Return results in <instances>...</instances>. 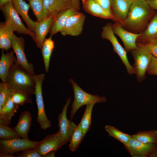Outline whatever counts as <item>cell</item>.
<instances>
[{
	"label": "cell",
	"mask_w": 157,
	"mask_h": 157,
	"mask_svg": "<svg viewBox=\"0 0 157 157\" xmlns=\"http://www.w3.org/2000/svg\"><path fill=\"white\" fill-rule=\"evenodd\" d=\"M155 13L146 0H134L126 18L121 25L129 31L141 33L145 29Z\"/></svg>",
	"instance_id": "1"
},
{
	"label": "cell",
	"mask_w": 157,
	"mask_h": 157,
	"mask_svg": "<svg viewBox=\"0 0 157 157\" xmlns=\"http://www.w3.org/2000/svg\"><path fill=\"white\" fill-rule=\"evenodd\" d=\"M34 75L27 72L16 60L3 83L13 91L22 92L30 97L35 93Z\"/></svg>",
	"instance_id": "2"
},
{
	"label": "cell",
	"mask_w": 157,
	"mask_h": 157,
	"mask_svg": "<svg viewBox=\"0 0 157 157\" xmlns=\"http://www.w3.org/2000/svg\"><path fill=\"white\" fill-rule=\"evenodd\" d=\"M134 60L133 68L137 79L139 82L145 78V74L153 56L147 50L144 44L137 42V47L130 51Z\"/></svg>",
	"instance_id": "3"
},
{
	"label": "cell",
	"mask_w": 157,
	"mask_h": 157,
	"mask_svg": "<svg viewBox=\"0 0 157 157\" xmlns=\"http://www.w3.org/2000/svg\"><path fill=\"white\" fill-rule=\"evenodd\" d=\"M73 87L74 99L72 103L70 114V120H72L77 111L81 106L91 103L105 102L106 98L97 95H93L83 90L72 79L69 80Z\"/></svg>",
	"instance_id": "4"
},
{
	"label": "cell",
	"mask_w": 157,
	"mask_h": 157,
	"mask_svg": "<svg viewBox=\"0 0 157 157\" xmlns=\"http://www.w3.org/2000/svg\"><path fill=\"white\" fill-rule=\"evenodd\" d=\"M112 24L108 23L103 27L101 36L102 38L108 40L111 43L113 51L119 56L125 67L127 73L129 75L135 74L134 68L129 63L127 56V52L119 42L113 32Z\"/></svg>",
	"instance_id": "5"
},
{
	"label": "cell",
	"mask_w": 157,
	"mask_h": 157,
	"mask_svg": "<svg viewBox=\"0 0 157 157\" xmlns=\"http://www.w3.org/2000/svg\"><path fill=\"white\" fill-rule=\"evenodd\" d=\"M0 9L4 15L5 21L9 23L14 31L18 34L28 35L34 40L36 35L27 28L23 24L19 14L13 8L12 1L7 2L0 7Z\"/></svg>",
	"instance_id": "6"
},
{
	"label": "cell",
	"mask_w": 157,
	"mask_h": 157,
	"mask_svg": "<svg viewBox=\"0 0 157 157\" xmlns=\"http://www.w3.org/2000/svg\"><path fill=\"white\" fill-rule=\"evenodd\" d=\"M35 82V93L36 102L38 108V116L37 122L41 128L45 130L51 127V122L47 117L45 111L44 106L42 95V84L45 79L44 73L34 75Z\"/></svg>",
	"instance_id": "7"
},
{
	"label": "cell",
	"mask_w": 157,
	"mask_h": 157,
	"mask_svg": "<svg viewBox=\"0 0 157 157\" xmlns=\"http://www.w3.org/2000/svg\"><path fill=\"white\" fill-rule=\"evenodd\" d=\"M39 142L20 138L9 140L1 139L0 140V152L17 154L29 149H35Z\"/></svg>",
	"instance_id": "8"
},
{
	"label": "cell",
	"mask_w": 157,
	"mask_h": 157,
	"mask_svg": "<svg viewBox=\"0 0 157 157\" xmlns=\"http://www.w3.org/2000/svg\"><path fill=\"white\" fill-rule=\"evenodd\" d=\"M65 144V142L58 131L55 133L47 135L39 141L35 149L44 157L50 152L58 150Z\"/></svg>",
	"instance_id": "9"
},
{
	"label": "cell",
	"mask_w": 157,
	"mask_h": 157,
	"mask_svg": "<svg viewBox=\"0 0 157 157\" xmlns=\"http://www.w3.org/2000/svg\"><path fill=\"white\" fill-rule=\"evenodd\" d=\"M25 41L23 37H18L13 34L11 40V47L15 53L18 63L30 74L35 75L32 64L28 61L24 51Z\"/></svg>",
	"instance_id": "10"
},
{
	"label": "cell",
	"mask_w": 157,
	"mask_h": 157,
	"mask_svg": "<svg viewBox=\"0 0 157 157\" xmlns=\"http://www.w3.org/2000/svg\"><path fill=\"white\" fill-rule=\"evenodd\" d=\"M112 27L114 33L118 36L121 40L127 52L136 48L137 40L141 33H135L129 31L117 22L112 24Z\"/></svg>",
	"instance_id": "11"
},
{
	"label": "cell",
	"mask_w": 157,
	"mask_h": 157,
	"mask_svg": "<svg viewBox=\"0 0 157 157\" xmlns=\"http://www.w3.org/2000/svg\"><path fill=\"white\" fill-rule=\"evenodd\" d=\"M71 99L70 97L67 99L66 104L63 106L62 111L59 114L58 117L59 127V131L66 144L69 141L72 133L77 126L71 120H69L67 116V109L71 102Z\"/></svg>",
	"instance_id": "12"
},
{
	"label": "cell",
	"mask_w": 157,
	"mask_h": 157,
	"mask_svg": "<svg viewBox=\"0 0 157 157\" xmlns=\"http://www.w3.org/2000/svg\"><path fill=\"white\" fill-rule=\"evenodd\" d=\"M85 18V15L79 11L70 16L64 28L60 32L61 35L64 36H78L80 35Z\"/></svg>",
	"instance_id": "13"
},
{
	"label": "cell",
	"mask_w": 157,
	"mask_h": 157,
	"mask_svg": "<svg viewBox=\"0 0 157 157\" xmlns=\"http://www.w3.org/2000/svg\"><path fill=\"white\" fill-rule=\"evenodd\" d=\"M156 145L144 143L132 137L127 145L125 147L132 157H149Z\"/></svg>",
	"instance_id": "14"
},
{
	"label": "cell",
	"mask_w": 157,
	"mask_h": 157,
	"mask_svg": "<svg viewBox=\"0 0 157 157\" xmlns=\"http://www.w3.org/2000/svg\"><path fill=\"white\" fill-rule=\"evenodd\" d=\"M112 14L115 22L122 24L126 18L132 1L130 0H111Z\"/></svg>",
	"instance_id": "15"
},
{
	"label": "cell",
	"mask_w": 157,
	"mask_h": 157,
	"mask_svg": "<svg viewBox=\"0 0 157 157\" xmlns=\"http://www.w3.org/2000/svg\"><path fill=\"white\" fill-rule=\"evenodd\" d=\"M47 17L54 18L60 12L72 8L70 0H43Z\"/></svg>",
	"instance_id": "16"
},
{
	"label": "cell",
	"mask_w": 157,
	"mask_h": 157,
	"mask_svg": "<svg viewBox=\"0 0 157 157\" xmlns=\"http://www.w3.org/2000/svg\"><path fill=\"white\" fill-rule=\"evenodd\" d=\"M78 11L71 8L58 13L54 17L53 24L49 31L50 36L52 37L56 33L62 31L64 28L69 17Z\"/></svg>",
	"instance_id": "17"
},
{
	"label": "cell",
	"mask_w": 157,
	"mask_h": 157,
	"mask_svg": "<svg viewBox=\"0 0 157 157\" xmlns=\"http://www.w3.org/2000/svg\"><path fill=\"white\" fill-rule=\"evenodd\" d=\"M83 8L85 11L94 16L115 21L113 15L103 8L94 0H82Z\"/></svg>",
	"instance_id": "18"
},
{
	"label": "cell",
	"mask_w": 157,
	"mask_h": 157,
	"mask_svg": "<svg viewBox=\"0 0 157 157\" xmlns=\"http://www.w3.org/2000/svg\"><path fill=\"white\" fill-rule=\"evenodd\" d=\"M12 3L14 9L26 23L28 29L35 32V27L38 22L33 21L28 15V12L30 7L29 4L23 0H12Z\"/></svg>",
	"instance_id": "19"
},
{
	"label": "cell",
	"mask_w": 157,
	"mask_h": 157,
	"mask_svg": "<svg viewBox=\"0 0 157 157\" xmlns=\"http://www.w3.org/2000/svg\"><path fill=\"white\" fill-rule=\"evenodd\" d=\"M54 18L47 17L44 20L38 22L35 28L36 36L34 40L37 47L41 49L45 37L51 28Z\"/></svg>",
	"instance_id": "20"
},
{
	"label": "cell",
	"mask_w": 157,
	"mask_h": 157,
	"mask_svg": "<svg viewBox=\"0 0 157 157\" xmlns=\"http://www.w3.org/2000/svg\"><path fill=\"white\" fill-rule=\"evenodd\" d=\"M156 38H157V11L156 12L145 29L138 37L137 42L144 44Z\"/></svg>",
	"instance_id": "21"
},
{
	"label": "cell",
	"mask_w": 157,
	"mask_h": 157,
	"mask_svg": "<svg viewBox=\"0 0 157 157\" xmlns=\"http://www.w3.org/2000/svg\"><path fill=\"white\" fill-rule=\"evenodd\" d=\"M31 121V116L30 112L24 111L20 115L18 122L13 130L22 138L29 139L28 134L29 130Z\"/></svg>",
	"instance_id": "22"
},
{
	"label": "cell",
	"mask_w": 157,
	"mask_h": 157,
	"mask_svg": "<svg viewBox=\"0 0 157 157\" xmlns=\"http://www.w3.org/2000/svg\"><path fill=\"white\" fill-rule=\"evenodd\" d=\"M13 30L9 22L5 21L0 25V48L8 51L11 47Z\"/></svg>",
	"instance_id": "23"
},
{
	"label": "cell",
	"mask_w": 157,
	"mask_h": 157,
	"mask_svg": "<svg viewBox=\"0 0 157 157\" xmlns=\"http://www.w3.org/2000/svg\"><path fill=\"white\" fill-rule=\"evenodd\" d=\"M2 50L0 60V78L4 83L9 71L16 60L14 51H11L5 54Z\"/></svg>",
	"instance_id": "24"
},
{
	"label": "cell",
	"mask_w": 157,
	"mask_h": 157,
	"mask_svg": "<svg viewBox=\"0 0 157 157\" xmlns=\"http://www.w3.org/2000/svg\"><path fill=\"white\" fill-rule=\"evenodd\" d=\"M12 96L9 98L3 107L0 108V123L7 126L10 124L12 117L19 108V105L12 101Z\"/></svg>",
	"instance_id": "25"
},
{
	"label": "cell",
	"mask_w": 157,
	"mask_h": 157,
	"mask_svg": "<svg viewBox=\"0 0 157 157\" xmlns=\"http://www.w3.org/2000/svg\"><path fill=\"white\" fill-rule=\"evenodd\" d=\"M50 36L46 38L44 42L41 52L45 67V71L48 72L51 56L54 47V42Z\"/></svg>",
	"instance_id": "26"
},
{
	"label": "cell",
	"mask_w": 157,
	"mask_h": 157,
	"mask_svg": "<svg viewBox=\"0 0 157 157\" xmlns=\"http://www.w3.org/2000/svg\"><path fill=\"white\" fill-rule=\"evenodd\" d=\"M131 136L144 143L157 145V130L139 131Z\"/></svg>",
	"instance_id": "27"
},
{
	"label": "cell",
	"mask_w": 157,
	"mask_h": 157,
	"mask_svg": "<svg viewBox=\"0 0 157 157\" xmlns=\"http://www.w3.org/2000/svg\"><path fill=\"white\" fill-rule=\"evenodd\" d=\"M104 128L109 136L113 137L122 143L124 147L127 145L132 137L131 135L124 133L112 126L106 125Z\"/></svg>",
	"instance_id": "28"
},
{
	"label": "cell",
	"mask_w": 157,
	"mask_h": 157,
	"mask_svg": "<svg viewBox=\"0 0 157 157\" xmlns=\"http://www.w3.org/2000/svg\"><path fill=\"white\" fill-rule=\"evenodd\" d=\"M29 4L38 22H42L47 18L43 0L31 1H29Z\"/></svg>",
	"instance_id": "29"
},
{
	"label": "cell",
	"mask_w": 157,
	"mask_h": 157,
	"mask_svg": "<svg viewBox=\"0 0 157 157\" xmlns=\"http://www.w3.org/2000/svg\"><path fill=\"white\" fill-rule=\"evenodd\" d=\"M85 135L79 124L72 133L69 140V149L71 151H74L76 150Z\"/></svg>",
	"instance_id": "30"
},
{
	"label": "cell",
	"mask_w": 157,
	"mask_h": 157,
	"mask_svg": "<svg viewBox=\"0 0 157 157\" xmlns=\"http://www.w3.org/2000/svg\"><path fill=\"white\" fill-rule=\"evenodd\" d=\"M95 104V103H91L86 105V109L79 123L81 129L85 134L90 128L92 112Z\"/></svg>",
	"instance_id": "31"
},
{
	"label": "cell",
	"mask_w": 157,
	"mask_h": 157,
	"mask_svg": "<svg viewBox=\"0 0 157 157\" xmlns=\"http://www.w3.org/2000/svg\"><path fill=\"white\" fill-rule=\"evenodd\" d=\"M21 136L12 129L2 123H0V138L9 140L21 138Z\"/></svg>",
	"instance_id": "32"
},
{
	"label": "cell",
	"mask_w": 157,
	"mask_h": 157,
	"mask_svg": "<svg viewBox=\"0 0 157 157\" xmlns=\"http://www.w3.org/2000/svg\"><path fill=\"white\" fill-rule=\"evenodd\" d=\"M14 91L9 89L3 82L0 83V108L5 105L8 99L12 96Z\"/></svg>",
	"instance_id": "33"
},
{
	"label": "cell",
	"mask_w": 157,
	"mask_h": 157,
	"mask_svg": "<svg viewBox=\"0 0 157 157\" xmlns=\"http://www.w3.org/2000/svg\"><path fill=\"white\" fill-rule=\"evenodd\" d=\"M30 97L22 92H14L11 99L15 104L19 105H23L26 103L32 104V99Z\"/></svg>",
	"instance_id": "34"
},
{
	"label": "cell",
	"mask_w": 157,
	"mask_h": 157,
	"mask_svg": "<svg viewBox=\"0 0 157 157\" xmlns=\"http://www.w3.org/2000/svg\"><path fill=\"white\" fill-rule=\"evenodd\" d=\"M144 44L149 52L153 56L157 58V38L150 40Z\"/></svg>",
	"instance_id": "35"
},
{
	"label": "cell",
	"mask_w": 157,
	"mask_h": 157,
	"mask_svg": "<svg viewBox=\"0 0 157 157\" xmlns=\"http://www.w3.org/2000/svg\"><path fill=\"white\" fill-rule=\"evenodd\" d=\"M17 157H43L34 148L29 149L17 153Z\"/></svg>",
	"instance_id": "36"
},
{
	"label": "cell",
	"mask_w": 157,
	"mask_h": 157,
	"mask_svg": "<svg viewBox=\"0 0 157 157\" xmlns=\"http://www.w3.org/2000/svg\"><path fill=\"white\" fill-rule=\"evenodd\" d=\"M147 72L149 74L157 76V58L152 56Z\"/></svg>",
	"instance_id": "37"
},
{
	"label": "cell",
	"mask_w": 157,
	"mask_h": 157,
	"mask_svg": "<svg viewBox=\"0 0 157 157\" xmlns=\"http://www.w3.org/2000/svg\"><path fill=\"white\" fill-rule=\"evenodd\" d=\"M94 0L104 10L112 14L111 0Z\"/></svg>",
	"instance_id": "38"
},
{
	"label": "cell",
	"mask_w": 157,
	"mask_h": 157,
	"mask_svg": "<svg viewBox=\"0 0 157 157\" xmlns=\"http://www.w3.org/2000/svg\"><path fill=\"white\" fill-rule=\"evenodd\" d=\"M72 3V8L75 10L78 11L80 10V0H70Z\"/></svg>",
	"instance_id": "39"
},
{
	"label": "cell",
	"mask_w": 157,
	"mask_h": 157,
	"mask_svg": "<svg viewBox=\"0 0 157 157\" xmlns=\"http://www.w3.org/2000/svg\"><path fill=\"white\" fill-rule=\"evenodd\" d=\"M148 3L154 10H157V0H146Z\"/></svg>",
	"instance_id": "40"
},
{
	"label": "cell",
	"mask_w": 157,
	"mask_h": 157,
	"mask_svg": "<svg viewBox=\"0 0 157 157\" xmlns=\"http://www.w3.org/2000/svg\"><path fill=\"white\" fill-rule=\"evenodd\" d=\"M149 157H157V145L150 154Z\"/></svg>",
	"instance_id": "41"
},
{
	"label": "cell",
	"mask_w": 157,
	"mask_h": 157,
	"mask_svg": "<svg viewBox=\"0 0 157 157\" xmlns=\"http://www.w3.org/2000/svg\"><path fill=\"white\" fill-rule=\"evenodd\" d=\"M0 157H15L12 154L8 153H0Z\"/></svg>",
	"instance_id": "42"
},
{
	"label": "cell",
	"mask_w": 157,
	"mask_h": 157,
	"mask_svg": "<svg viewBox=\"0 0 157 157\" xmlns=\"http://www.w3.org/2000/svg\"><path fill=\"white\" fill-rule=\"evenodd\" d=\"M55 151H53L50 152L45 155L44 157H54Z\"/></svg>",
	"instance_id": "43"
},
{
	"label": "cell",
	"mask_w": 157,
	"mask_h": 157,
	"mask_svg": "<svg viewBox=\"0 0 157 157\" xmlns=\"http://www.w3.org/2000/svg\"><path fill=\"white\" fill-rule=\"evenodd\" d=\"M12 0H0V6L1 7L5 3L10 1Z\"/></svg>",
	"instance_id": "44"
},
{
	"label": "cell",
	"mask_w": 157,
	"mask_h": 157,
	"mask_svg": "<svg viewBox=\"0 0 157 157\" xmlns=\"http://www.w3.org/2000/svg\"><path fill=\"white\" fill-rule=\"evenodd\" d=\"M29 1H34V0H28Z\"/></svg>",
	"instance_id": "45"
},
{
	"label": "cell",
	"mask_w": 157,
	"mask_h": 157,
	"mask_svg": "<svg viewBox=\"0 0 157 157\" xmlns=\"http://www.w3.org/2000/svg\"><path fill=\"white\" fill-rule=\"evenodd\" d=\"M131 0V1H134V0Z\"/></svg>",
	"instance_id": "46"
}]
</instances>
